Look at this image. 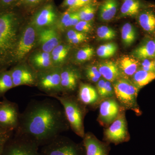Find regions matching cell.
I'll use <instances>...</instances> for the list:
<instances>
[{
  "label": "cell",
  "mask_w": 155,
  "mask_h": 155,
  "mask_svg": "<svg viewBox=\"0 0 155 155\" xmlns=\"http://www.w3.org/2000/svg\"><path fill=\"white\" fill-rule=\"evenodd\" d=\"M43 1L44 0H21V2L26 5H31L38 4Z\"/></svg>",
  "instance_id": "cell-44"
},
{
  "label": "cell",
  "mask_w": 155,
  "mask_h": 155,
  "mask_svg": "<svg viewBox=\"0 0 155 155\" xmlns=\"http://www.w3.org/2000/svg\"><path fill=\"white\" fill-rule=\"evenodd\" d=\"M136 31L132 24L126 23L122 26L121 36L123 44L126 46L131 45L136 38Z\"/></svg>",
  "instance_id": "cell-27"
},
{
  "label": "cell",
  "mask_w": 155,
  "mask_h": 155,
  "mask_svg": "<svg viewBox=\"0 0 155 155\" xmlns=\"http://www.w3.org/2000/svg\"><path fill=\"white\" fill-rule=\"evenodd\" d=\"M117 0H103L99 10V17L101 21L107 22L115 17L118 10Z\"/></svg>",
  "instance_id": "cell-22"
},
{
  "label": "cell",
  "mask_w": 155,
  "mask_h": 155,
  "mask_svg": "<svg viewBox=\"0 0 155 155\" xmlns=\"http://www.w3.org/2000/svg\"><path fill=\"white\" fill-rule=\"evenodd\" d=\"M154 37H155V38H154V41H155V35L154 36Z\"/></svg>",
  "instance_id": "cell-45"
},
{
  "label": "cell",
  "mask_w": 155,
  "mask_h": 155,
  "mask_svg": "<svg viewBox=\"0 0 155 155\" xmlns=\"http://www.w3.org/2000/svg\"><path fill=\"white\" fill-rule=\"evenodd\" d=\"M104 139L107 143L117 145L129 139L127 122L124 112L119 113L117 118L104 132Z\"/></svg>",
  "instance_id": "cell-9"
},
{
  "label": "cell",
  "mask_w": 155,
  "mask_h": 155,
  "mask_svg": "<svg viewBox=\"0 0 155 155\" xmlns=\"http://www.w3.org/2000/svg\"><path fill=\"white\" fill-rule=\"evenodd\" d=\"M119 104L113 98L104 100L100 105L99 119L104 125L111 124L119 116L120 113Z\"/></svg>",
  "instance_id": "cell-13"
},
{
  "label": "cell",
  "mask_w": 155,
  "mask_h": 155,
  "mask_svg": "<svg viewBox=\"0 0 155 155\" xmlns=\"http://www.w3.org/2000/svg\"><path fill=\"white\" fill-rule=\"evenodd\" d=\"M118 49V46L115 43H109L100 46L97 51L98 56L103 59L111 58L114 55Z\"/></svg>",
  "instance_id": "cell-29"
},
{
  "label": "cell",
  "mask_w": 155,
  "mask_h": 155,
  "mask_svg": "<svg viewBox=\"0 0 155 155\" xmlns=\"http://www.w3.org/2000/svg\"><path fill=\"white\" fill-rule=\"evenodd\" d=\"M83 139L85 155H109L110 147L107 143L100 141L89 132L85 134Z\"/></svg>",
  "instance_id": "cell-14"
},
{
  "label": "cell",
  "mask_w": 155,
  "mask_h": 155,
  "mask_svg": "<svg viewBox=\"0 0 155 155\" xmlns=\"http://www.w3.org/2000/svg\"><path fill=\"white\" fill-rule=\"evenodd\" d=\"M18 0H0V10L10 9Z\"/></svg>",
  "instance_id": "cell-40"
},
{
  "label": "cell",
  "mask_w": 155,
  "mask_h": 155,
  "mask_svg": "<svg viewBox=\"0 0 155 155\" xmlns=\"http://www.w3.org/2000/svg\"><path fill=\"white\" fill-rule=\"evenodd\" d=\"M38 41L43 51L49 53L59 45L60 41L57 31L51 28L41 30L38 33Z\"/></svg>",
  "instance_id": "cell-15"
},
{
  "label": "cell",
  "mask_w": 155,
  "mask_h": 155,
  "mask_svg": "<svg viewBox=\"0 0 155 155\" xmlns=\"http://www.w3.org/2000/svg\"><path fill=\"white\" fill-rule=\"evenodd\" d=\"M137 20L144 31L155 35V10L153 8H145L138 14Z\"/></svg>",
  "instance_id": "cell-18"
},
{
  "label": "cell",
  "mask_w": 155,
  "mask_h": 155,
  "mask_svg": "<svg viewBox=\"0 0 155 155\" xmlns=\"http://www.w3.org/2000/svg\"><path fill=\"white\" fill-rule=\"evenodd\" d=\"M14 87L10 71L2 70L0 71V97L9 90Z\"/></svg>",
  "instance_id": "cell-28"
},
{
  "label": "cell",
  "mask_w": 155,
  "mask_h": 155,
  "mask_svg": "<svg viewBox=\"0 0 155 155\" xmlns=\"http://www.w3.org/2000/svg\"><path fill=\"white\" fill-rule=\"evenodd\" d=\"M96 7L93 4H89L77 11L81 20L91 21L94 18Z\"/></svg>",
  "instance_id": "cell-30"
},
{
  "label": "cell",
  "mask_w": 155,
  "mask_h": 155,
  "mask_svg": "<svg viewBox=\"0 0 155 155\" xmlns=\"http://www.w3.org/2000/svg\"><path fill=\"white\" fill-rule=\"evenodd\" d=\"M141 69L147 72H155L154 59H147L140 61Z\"/></svg>",
  "instance_id": "cell-36"
},
{
  "label": "cell",
  "mask_w": 155,
  "mask_h": 155,
  "mask_svg": "<svg viewBox=\"0 0 155 155\" xmlns=\"http://www.w3.org/2000/svg\"><path fill=\"white\" fill-rule=\"evenodd\" d=\"M97 33L98 38L101 40H111L116 36V31L110 27L105 25L100 26L97 29Z\"/></svg>",
  "instance_id": "cell-31"
},
{
  "label": "cell",
  "mask_w": 155,
  "mask_h": 155,
  "mask_svg": "<svg viewBox=\"0 0 155 155\" xmlns=\"http://www.w3.org/2000/svg\"><path fill=\"white\" fill-rule=\"evenodd\" d=\"M114 94V87L112 86L111 82L106 80L104 90L100 96L104 98H108L112 97Z\"/></svg>",
  "instance_id": "cell-37"
},
{
  "label": "cell",
  "mask_w": 155,
  "mask_h": 155,
  "mask_svg": "<svg viewBox=\"0 0 155 155\" xmlns=\"http://www.w3.org/2000/svg\"><path fill=\"white\" fill-rule=\"evenodd\" d=\"M39 147L31 139L14 131L6 143L2 155H41Z\"/></svg>",
  "instance_id": "cell-6"
},
{
  "label": "cell",
  "mask_w": 155,
  "mask_h": 155,
  "mask_svg": "<svg viewBox=\"0 0 155 155\" xmlns=\"http://www.w3.org/2000/svg\"><path fill=\"white\" fill-rule=\"evenodd\" d=\"M14 87L22 85L36 86L37 72L31 67L18 65L10 70Z\"/></svg>",
  "instance_id": "cell-11"
},
{
  "label": "cell",
  "mask_w": 155,
  "mask_h": 155,
  "mask_svg": "<svg viewBox=\"0 0 155 155\" xmlns=\"http://www.w3.org/2000/svg\"><path fill=\"white\" fill-rule=\"evenodd\" d=\"M92 25L91 21L80 20L78 23L74 26L75 30L82 33L88 32L91 30Z\"/></svg>",
  "instance_id": "cell-35"
},
{
  "label": "cell",
  "mask_w": 155,
  "mask_h": 155,
  "mask_svg": "<svg viewBox=\"0 0 155 155\" xmlns=\"http://www.w3.org/2000/svg\"><path fill=\"white\" fill-rule=\"evenodd\" d=\"M61 86L62 94L73 95L78 87L81 78L79 72L70 67H61Z\"/></svg>",
  "instance_id": "cell-12"
},
{
  "label": "cell",
  "mask_w": 155,
  "mask_h": 155,
  "mask_svg": "<svg viewBox=\"0 0 155 155\" xmlns=\"http://www.w3.org/2000/svg\"><path fill=\"white\" fill-rule=\"evenodd\" d=\"M94 54V49L92 48L86 47L78 51L76 55V60L78 63H83L90 60Z\"/></svg>",
  "instance_id": "cell-32"
},
{
  "label": "cell",
  "mask_w": 155,
  "mask_h": 155,
  "mask_svg": "<svg viewBox=\"0 0 155 155\" xmlns=\"http://www.w3.org/2000/svg\"><path fill=\"white\" fill-rule=\"evenodd\" d=\"M78 101L83 105L92 106L98 100L99 94L95 88L88 84H79L76 96Z\"/></svg>",
  "instance_id": "cell-17"
},
{
  "label": "cell",
  "mask_w": 155,
  "mask_h": 155,
  "mask_svg": "<svg viewBox=\"0 0 155 155\" xmlns=\"http://www.w3.org/2000/svg\"><path fill=\"white\" fill-rule=\"evenodd\" d=\"M53 98L58 100L63 107L69 127L74 133L83 138L85 134L84 126L85 107L74 95L61 94Z\"/></svg>",
  "instance_id": "cell-3"
},
{
  "label": "cell",
  "mask_w": 155,
  "mask_h": 155,
  "mask_svg": "<svg viewBox=\"0 0 155 155\" xmlns=\"http://www.w3.org/2000/svg\"><path fill=\"white\" fill-rule=\"evenodd\" d=\"M69 127L60 103L56 99H45L28 103L20 114L19 125L14 132L43 146Z\"/></svg>",
  "instance_id": "cell-1"
},
{
  "label": "cell",
  "mask_w": 155,
  "mask_h": 155,
  "mask_svg": "<svg viewBox=\"0 0 155 155\" xmlns=\"http://www.w3.org/2000/svg\"><path fill=\"white\" fill-rule=\"evenodd\" d=\"M114 94L123 107L138 113L137 98L139 88L130 81L120 78L114 81Z\"/></svg>",
  "instance_id": "cell-5"
},
{
  "label": "cell",
  "mask_w": 155,
  "mask_h": 155,
  "mask_svg": "<svg viewBox=\"0 0 155 155\" xmlns=\"http://www.w3.org/2000/svg\"><path fill=\"white\" fill-rule=\"evenodd\" d=\"M72 12H69L67 11L64 13L59 21V24H58L59 28H63L65 23L68 21L72 15Z\"/></svg>",
  "instance_id": "cell-41"
},
{
  "label": "cell",
  "mask_w": 155,
  "mask_h": 155,
  "mask_svg": "<svg viewBox=\"0 0 155 155\" xmlns=\"http://www.w3.org/2000/svg\"><path fill=\"white\" fill-rule=\"evenodd\" d=\"M143 3L140 0H123L120 9V17L137 16L144 9Z\"/></svg>",
  "instance_id": "cell-23"
},
{
  "label": "cell",
  "mask_w": 155,
  "mask_h": 155,
  "mask_svg": "<svg viewBox=\"0 0 155 155\" xmlns=\"http://www.w3.org/2000/svg\"><path fill=\"white\" fill-rule=\"evenodd\" d=\"M97 68L101 76L110 82H114L120 78L121 72L119 67L113 61H107L100 63Z\"/></svg>",
  "instance_id": "cell-20"
},
{
  "label": "cell",
  "mask_w": 155,
  "mask_h": 155,
  "mask_svg": "<svg viewBox=\"0 0 155 155\" xmlns=\"http://www.w3.org/2000/svg\"><path fill=\"white\" fill-rule=\"evenodd\" d=\"M20 25L16 12L10 9L0 10V67L13 63Z\"/></svg>",
  "instance_id": "cell-2"
},
{
  "label": "cell",
  "mask_w": 155,
  "mask_h": 155,
  "mask_svg": "<svg viewBox=\"0 0 155 155\" xmlns=\"http://www.w3.org/2000/svg\"><path fill=\"white\" fill-rule=\"evenodd\" d=\"M106 80L104 79H100L97 82V91L98 94L99 95L101 96L105 84Z\"/></svg>",
  "instance_id": "cell-42"
},
{
  "label": "cell",
  "mask_w": 155,
  "mask_h": 155,
  "mask_svg": "<svg viewBox=\"0 0 155 155\" xmlns=\"http://www.w3.org/2000/svg\"><path fill=\"white\" fill-rule=\"evenodd\" d=\"M31 67L37 72H42L54 67L51 56L49 53H36L31 59Z\"/></svg>",
  "instance_id": "cell-21"
},
{
  "label": "cell",
  "mask_w": 155,
  "mask_h": 155,
  "mask_svg": "<svg viewBox=\"0 0 155 155\" xmlns=\"http://www.w3.org/2000/svg\"><path fill=\"white\" fill-rule=\"evenodd\" d=\"M132 76V82L140 89L155 80V73L147 72L140 69H138Z\"/></svg>",
  "instance_id": "cell-25"
},
{
  "label": "cell",
  "mask_w": 155,
  "mask_h": 155,
  "mask_svg": "<svg viewBox=\"0 0 155 155\" xmlns=\"http://www.w3.org/2000/svg\"><path fill=\"white\" fill-rule=\"evenodd\" d=\"M20 113L16 103L4 99L0 101V127L14 131L19 125Z\"/></svg>",
  "instance_id": "cell-8"
},
{
  "label": "cell",
  "mask_w": 155,
  "mask_h": 155,
  "mask_svg": "<svg viewBox=\"0 0 155 155\" xmlns=\"http://www.w3.org/2000/svg\"><path fill=\"white\" fill-rule=\"evenodd\" d=\"M61 72L60 67H53L37 72L36 86L52 97L62 94Z\"/></svg>",
  "instance_id": "cell-7"
},
{
  "label": "cell",
  "mask_w": 155,
  "mask_h": 155,
  "mask_svg": "<svg viewBox=\"0 0 155 155\" xmlns=\"http://www.w3.org/2000/svg\"><path fill=\"white\" fill-rule=\"evenodd\" d=\"M78 14L77 12H73L69 20L64 25L63 28H66L68 27L75 26L80 21Z\"/></svg>",
  "instance_id": "cell-39"
},
{
  "label": "cell",
  "mask_w": 155,
  "mask_h": 155,
  "mask_svg": "<svg viewBox=\"0 0 155 155\" xmlns=\"http://www.w3.org/2000/svg\"><path fill=\"white\" fill-rule=\"evenodd\" d=\"M92 1L93 0H77L76 3L72 7L68 8L67 11L72 13L77 12L81 8L91 4Z\"/></svg>",
  "instance_id": "cell-38"
},
{
  "label": "cell",
  "mask_w": 155,
  "mask_h": 155,
  "mask_svg": "<svg viewBox=\"0 0 155 155\" xmlns=\"http://www.w3.org/2000/svg\"><path fill=\"white\" fill-rule=\"evenodd\" d=\"M134 57L124 56L119 60L118 67L120 72L126 76H132L138 69L140 62Z\"/></svg>",
  "instance_id": "cell-24"
},
{
  "label": "cell",
  "mask_w": 155,
  "mask_h": 155,
  "mask_svg": "<svg viewBox=\"0 0 155 155\" xmlns=\"http://www.w3.org/2000/svg\"><path fill=\"white\" fill-rule=\"evenodd\" d=\"M84 75L87 80L92 82H97L101 77L97 67L88 66L84 70Z\"/></svg>",
  "instance_id": "cell-33"
},
{
  "label": "cell",
  "mask_w": 155,
  "mask_h": 155,
  "mask_svg": "<svg viewBox=\"0 0 155 155\" xmlns=\"http://www.w3.org/2000/svg\"><path fill=\"white\" fill-rule=\"evenodd\" d=\"M133 57L139 61L144 59H155V42L154 39L145 40L133 52Z\"/></svg>",
  "instance_id": "cell-19"
},
{
  "label": "cell",
  "mask_w": 155,
  "mask_h": 155,
  "mask_svg": "<svg viewBox=\"0 0 155 155\" xmlns=\"http://www.w3.org/2000/svg\"><path fill=\"white\" fill-rule=\"evenodd\" d=\"M14 132L0 127V155H2L6 143Z\"/></svg>",
  "instance_id": "cell-34"
},
{
  "label": "cell",
  "mask_w": 155,
  "mask_h": 155,
  "mask_svg": "<svg viewBox=\"0 0 155 155\" xmlns=\"http://www.w3.org/2000/svg\"><path fill=\"white\" fill-rule=\"evenodd\" d=\"M36 33L32 26L25 27L19 35L13 59V63L22 61L33 48L36 41Z\"/></svg>",
  "instance_id": "cell-10"
},
{
  "label": "cell",
  "mask_w": 155,
  "mask_h": 155,
  "mask_svg": "<svg viewBox=\"0 0 155 155\" xmlns=\"http://www.w3.org/2000/svg\"><path fill=\"white\" fill-rule=\"evenodd\" d=\"M154 63H155V58L154 59Z\"/></svg>",
  "instance_id": "cell-46"
},
{
  "label": "cell",
  "mask_w": 155,
  "mask_h": 155,
  "mask_svg": "<svg viewBox=\"0 0 155 155\" xmlns=\"http://www.w3.org/2000/svg\"><path fill=\"white\" fill-rule=\"evenodd\" d=\"M40 153L41 155H85L83 143H75L60 135L44 145Z\"/></svg>",
  "instance_id": "cell-4"
},
{
  "label": "cell",
  "mask_w": 155,
  "mask_h": 155,
  "mask_svg": "<svg viewBox=\"0 0 155 155\" xmlns=\"http://www.w3.org/2000/svg\"><path fill=\"white\" fill-rule=\"evenodd\" d=\"M57 19V13L54 8L50 4L45 6L35 14L33 22L37 27H46L53 25Z\"/></svg>",
  "instance_id": "cell-16"
},
{
  "label": "cell",
  "mask_w": 155,
  "mask_h": 155,
  "mask_svg": "<svg viewBox=\"0 0 155 155\" xmlns=\"http://www.w3.org/2000/svg\"><path fill=\"white\" fill-rule=\"evenodd\" d=\"M70 47L59 45L51 51V58L54 67H60L69 53Z\"/></svg>",
  "instance_id": "cell-26"
},
{
  "label": "cell",
  "mask_w": 155,
  "mask_h": 155,
  "mask_svg": "<svg viewBox=\"0 0 155 155\" xmlns=\"http://www.w3.org/2000/svg\"><path fill=\"white\" fill-rule=\"evenodd\" d=\"M77 0H64L63 4L64 7H68V8L72 7L76 3Z\"/></svg>",
  "instance_id": "cell-43"
}]
</instances>
